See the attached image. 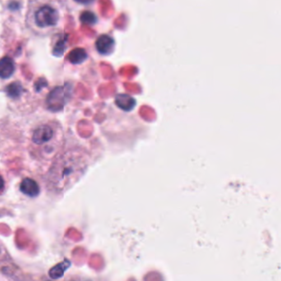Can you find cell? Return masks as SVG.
Wrapping results in <instances>:
<instances>
[{
  "mask_svg": "<svg viewBox=\"0 0 281 281\" xmlns=\"http://www.w3.org/2000/svg\"><path fill=\"white\" fill-rule=\"evenodd\" d=\"M86 58H87V54L86 50L81 48L72 49L68 54V60L73 64H80L83 63Z\"/></svg>",
  "mask_w": 281,
  "mask_h": 281,
  "instance_id": "ba28073f",
  "label": "cell"
},
{
  "mask_svg": "<svg viewBox=\"0 0 281 281\" xmlns=\"http://www.w3.org/2000/svg\"><path fill=\"white\" fill-rule=\"evenodd\" d=\"M80 19L82 23L86 24V25H94L97 21V17L95 16V14L92 12H89V11L82 12L80 16Z\"/></svg>",
  "mask_w": 281,
  "mask_h": 281,
  "instance_id": "7c38bea8",
  "label": "cell"
},
{
  "mask_svg": "<svg viewBox=\"0 0 281 281\" xmlns=\"http://www.w3.org/2000/svg\"><path fill=\"white\" fill-rule=\"evenodd\" d=\"M58 0H28L26 24L31 32L48 35L55 30L61 19Z\"/></svg>",
  "mask_w": 281,
  "mask_h": 281,
  "instance_id": "7a4b0ae2",
  "label": "cell"
},
{
  "mask_svg": "<svg viewBox=\"0 0 281 281\" xmlns=\"http://www.w3.org/2000/svg\"><path fill=\"white\" fill-rule=\"evenodd\" d=\"M4 187V180L2 179V177L0 175V191L2 190Z\"/></svg>",
  "mask_w": 281,
  "mask_h": 281,
  "instance_id": "9a60e30c",
  "label": "cell"
},
{
  "mask_svg": "<svg viewBox=\"0 0 281 281\" xmlns=\"http://www.w3.org/2000/svg\"><path fill=\"white\" fill-rule=\"evenodd\" d=\"M69 267V261H64L63 263H59L58 265H56L55 267L51 268L49 272V277H51L52 279H59L61 277H63L64 272L67 271V268Z\"/></svg>",
  "mask_w": 281,
  "mask_h": 281,
  "instance_id": "30bf717a",
  "label": "cell"
},
{
  "mask_svg": "<svg viewBox=\"0 0 281 281\" xmlns=\"http://www.w3.org/2000/svg\"><path fill=\"white\" fill-rule=\"evenodd\" d=\"M20 190L21 193L28 197L35 198L40 193V187L34 179L26 178L21 181V184H20Z\"/></svg>",
  "mask_w": 281,
  "mask_h": 281,
  "instance_id": "8992f818",
  "label": "cell"
},
{
  "mask_svg": "<svg viewBox=\"0 0 281 281\" xmlns=\"http://www.w3.org/2000/svg\"><path fill=\"white\" fill-rule=\"evenodd\" d=\"M66 42H67V39L65 37H61L58 40L53 49V54L54 55L61 56L63 54V52L66 49Z\"/></svg>",
  "mask_w": 281,
  "mask_h": 281,
  "instance_id": "4fadbf2b",
  "label": "cell"
},
{
  "mask_svg": "<svg viewBox=\"0 0 281 281\" xmlns=\"http://www.w3.org/2000/svg\"><path fill=\"white\" fill-rule=\"evenodd\" d=\"M116 104L121 109L124 110H131L135 105V100L130 95L122 94L116 97Z\"/></svg>",
  "mask_w": 281,
  "mask_h": 281,
  "instance_id": "9c48e42d",
  "label": "cell"
},
{
  "mask_svg": "<svg viewBox=\"0 0 281 281\" xmlns=\"http://www.w3.org/2000/svg\"><path fill=\"white\" fill-rule=\"evenodd\" d=\"M54 137V130L49 125L40 126L32 134V141L36 145H43L49 142Z\"/></svg>",
  "mask_w": 281,
  "mask_h": 281,
  "instance_id": "277c9868",
  "label": "cell"
},
{
  "mask_svg": "<svg viewBox=\"0 0 281 281\" xmlns=\"http://www.w3.org/2000/svg\"><path fill=\"white\" fill-rule=\"evenodd\" d=\"M15 72V63L13 59L8 56H5L0 59V77L2 79H7L13 75Z\"/></svg>",
  "mask_w": 281,
  "mask_h": 281,
  "instance_id": "52a82bcc",
  "label": "cell"
},
{
  "mask_svg": "<svg viewBox=\"0 0 281 281\" xmlns=\"http://www.w3.org/2000/svg\"><path fill=\"white\" fill-rule=\"evenodd\" d=\"M88 155L82 149H71L56 159L47 174L48 188L63 193L77 183L88 168Z\"/></svg>",
  "mask_w": 281,
  "mask_h": 281,
  "instance_id": "6da1fadb",
  "label": "cell"
},
{
  "mask_svg": "<svg viewBox=\"0 0 281 281\" xmlns=\"http://www.w3.org/2000/svg\"><path fill=\"white\" fill-rule=\"evenodd\" d=\"M95 46L100 54L108 55L114 51V40L109 35H100L95 42Z\"/></svg>",
  "mask_w": 281,
  "mask_h": 281,
  "instance_id": "5b68a950",
  "label": "cell"
},
{
  "mask_svg": "<svg viewBox=\"0 0 281 281\" xmlns=\"http://www.w3.org/2000/svg\"><path fill=\"white\" fill-rule=\"evenodd\" d=\"M71 87L67 86H58L50 91L46 99L47 107L51 111H59L69 100Z\"/></svg>",
  "mask_w": 281,
  "mask_h": 281,
  "instance_id": "3957f363",
  "label": "cell"
},
{
  "mask_svg": "<svg viewBox=\"0 0 281 281\" xmlns=\"http://www.w3.org/2000/svg\"><path fill=\"white\" fill-rule=\"evenodd\" d=\"M5 91H6L7 96H9L10 98L17 99L22 93L23 87L19 81H14L12 83H10L8 86H6Z\"/></svg>",
  "mask_w": 281,
  "mask_h": 281,
  "instance_id": "8fae6325",
  "label": "cell"
},
{
  "mask_svg": "<svg viewBox=\"0 0 281 281\" xmlns=\"http://www.w3.org/2000/svg\"><path fill=\"white\" fill-rule=\"evenodd\" d=\"M75 1L79 3H82V4H88V3L94 2L95 0H75Z\"/></svg>",
  "mask_w": 281,
  "mask_h": 281,
  "instance_id": "5bb4252c",
  "label": "cell"
}]
</instances>
